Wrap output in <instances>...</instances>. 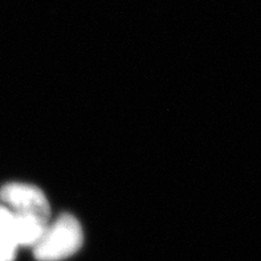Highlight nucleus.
Segmentation results:
<instances>
[{"mask_svg": "<svg viewBox=\"0 0 261 261\" xmlns=\"http://www.w3.org/2000/svg\"><path fill=\"white\" fill-rule=\"evenodd\" d=\"M84 233L81 224L70 214H63L53 223H48L33 253L39 261H61L70 257L81 248Z\"/></svg>", "mask_w": 261, "mask_h": 261, "instance_id": "1", "label": "nucleus"}, {"mask_svg": "<svg viewBox=\"0 0 261 261\" xmlns=\"http://www.w3.org/2000/svg\"><path fill=\"white\" fill-rule=\"evenodd\" d=\"M4 207L16 215H32L49 222L50 208L44 192L27 183H8L0 190Z\"/></svg>", "mask_w": 261, "mask_h": 261, "instance_id": "2", "label": "nucleus"}, {"mask_svg": "<svg viewBox=\"0 0 261 261\" xmlns=\"http://www.w3.org/2000/svg\"><path fill=\"white\" fill-rule=\"evenodd\" d=\"M13 215V236L19 247H33L40 240L48 220L32 215Z\"/></svg>", "mask_w": 261, "mask_h": 261, "instance_id": "3", "label": "nucleus"}, {"mask_svg": "<svg viewBox=\"0 0 261 261\" xmlns=\"http://www.w3.org/2000/svg\"><path fill=\"white\" fill-rule=\"evenodd\" d=\"M19 245L13 236V215L0 204V261H13Z\"/></svg>", "mask_w": 261, "mask_h": 261, "instance_id": "4", "label": "nucleus"}]
</instances>
